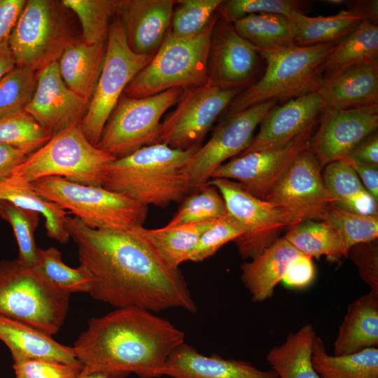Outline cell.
Wrapping results in <instances>:
<instances>
[{
  "mask_svg": "<svg viewBox=\"0 0 378 378\" xmlns=\"http://www.w3.org/2000/svg\"><path fill=\"white\" fill-rule=\"evenodd\" d=\"M66 228L78 246L80 265L93 277L89 294L116 308L138 307L151 312L197 307L179 268L169 267L133 228L92 229L76 217Z\"/></svg>",
  "mask_w": 378,
  "mask_h": 378,
  "instance_id": "1",
  "label": "cell"
},
{
  "mask_svg": "<svg viewBox=\"0 0 378 378\" xmlns=\"http://www.w3.org/2000/svg\"><path fill=\"white\" fill-rule=\"evenodd\" d=\"M183 342L185 333L170 321L132 307L90 318L73 348L83 372L159 378L170 353Z\"/></svg>",
  "mask_w": 378,
  "mask_h": 378,
  "instance_id": "2",
  "label": "cell"
},
{
  "mask_svg": "<svg viewBox=\"0 0 378 378\" xmlns=\"http://www.w3.org/2000/svg\"><path fill=\"white\" fill-rule=\"evenodd\" d=\"M201 144L186 150L158 143L114 160L102 187L146 206L166 207L191 192L186 166Z\"/></svg>",
  "mask_w": 378,
  "mask_h": 378,
  "instance_id": "3",
  "label": "cell"
},
{
  "mask_svg": "<svg viewBox=\"0 0 378 378\" xmlns=\"http://www.w3.org/2000/svg\"><path fill=\"white\" fill-rule=\"evenodd\" d=\"M336 43L256 48L266 62L265 71L232 99L225 110V116L262 103L286 102L317 91L323 83L321 66Z\"/></svg>",
  "mask_w": 378,
  "mask_h": 378,
  "instance_id": "4",
  "label": "cell"
},
{
  "mask_svg": "<svg viewBox=\"0 0 378 378\" xmlns=\"http://www.w3.org/2000/svg\"><path fill=\"white\" fill-rule=\"evenodd\" d=\"M216 12L197 34L181 37L169 29L153 58L125 88L130 98H143L172 88L183 91L198 88L208 81L207 65Z\"/></svg>",
  "mask_w": 378,
  "mask_h": 378,
  "instance_id": "5",
  "label": "cell"
},
{
  "mask_svg": "<svg viewBox=\"0 0 378 378\" xmlns=\"http://www.w3.org/2000/svg\"><path fill=\"white\" fill-rule=\"evenodd\" d=\"M70 295L50 283L36 267L18 259L0 260V315L52 337L65 321Z\"/></svg>",
  "mask_w": 378,
  "mask_h": 378,
  "instance_id": "6",
  "label": "cell"
},
{
  "mask_svg": "<svg viewBox=\"0 0 378 378\" xmlns=\"http://www.w3.org/2000/svg\"><path fill=\"white\" fill-rule=\"evenodd\" d=\"M115 159L92 145L77 124L54 134L10 176L27 183L59 176L74 183L102 186L108 167Z\"/></svg>",
  "mask_w": 378,
  "mask_h": 378,
  "instance_id": "7",
  "label": "cell"
},
{
  "mask_svg": "<svg viewBox=\"0 0 378 378\" xmlns=\"http://www.w3.org/2000/svg\"><path fill=\"white\" fill-rule=\"evenodd\" d=\"M42 197L73 214L92 229L130 230L143 226L148 206L102 186L46 176L30 183Z\"/></svg>",
  "mask_w": 378,
  "mask_h": 378,
  "instance_id": "8",
  "label": "cell"
},
{
  "mask_svg": "<svg viewBox=\"0 0 378 378\" xmlns=\"http://www.w3.org/2000/svg\"><path fill=\"white\" fill-rule=\"evenodd\" d=\"M75 40L60 1L27 0L8 42L16 66L39 71Z\"/></svg>",
  "mask_w": 378,
  "mask_h": 378,
  "instance_id": "9",
  "label": "cell"
},
{
  "mask_svg": "<svg viewBox=\"0 0 378 378\" xmlns=\"http://www.w3.org/2000/svg\"><path fill=\"white\" fill-rule=\"evenodd\" d=\"M154 55L133 52L128 46L120 19L116 18L112 21L101 74L86 113L80 122L81 130L92 145H97L127 85Z\"/></svg>",
  "mask_w": 378,
  "mask_h": 378,
  "instance_id": "10",
  "label": "cell"
},
{
  "mask_svg": "<svg viewBox=\"0 0 378 378\" xmlns=\"http://www.w3.org/2000/svg\"><path fill=\"white\" fill-rule=\"evenodd\" d=\"M183 92L176 88L143 98L122 94L96 146L118 159L159 143L160 118Z\"/></svg>",
  "mask_w": 378,
  "mask_h": 378,
  "instance_id": "11",
  "label": "cell"
},
{
  "mask_svg": "<svg viewBox=\"0 0 378 378\" xmlns=\"http://www.w3.org/2000/svg\"><path fill=\"white\" fill-rule=\"evenodd\" d=\"M222 195L227 213L243 227L244 232L234 242L240 256L251 259L271 246L280 233L291 227L288 215L272 203L258 199L237 182L212 178L207 182Z\"/></svg>",
  "mask_w": 378,
  "mask_h": 378,
  "instance_id": "12",
  "label": "cell"
},
{
  "mask_svg": "<svg viewBox=\"0 0 378 378\" xmlns=\"http://www.w3.org/2000/svg\"><path fill=\"white\" fill-rule=\"evenodd\" d=\"M242 90L223 88L208 80L183 91L176 108L161 122L159 143L181 150L201 144L218 117Z\"/></svg>",
  "mask_w": 378,
  "mask_h": 378,
  "instance_id": "13",
  "label": "cell"
},
{
  "mask_svg": "<svg viewBox=\"0 0 378 378\" xmlns=\"http://www.w3.org/2000/svg\"><path fill=\"white\" fill-rule=\"evenodd\" d=\"M321 169L309 146L296 158L264 200L286 212L291 227L305 220H323L336 199L323 182Z\"/></svg>",
  "mask_w": 378,
  "mask_h": 378,
  "instance_id": "14",
  "label": "cell"
},
{
  "mask_svg": "<svg viewBox=\"0 0 378 378\" xmlns=\"http://www.w3.org/2000/svg\"><path fill=\"white\" fill-rule=\"evenodd\" d=\"M276 104L270 101L225 116L186 166L191 192L206 184L212 173L226 160L248 148L256 127Z\"/></svg>",
  "mask_w": 378,
  "mask_h": 378,
  "instance_id": "15",
  "label": "cell"
},
{
  "mask_svg": "<svg viewBox=\"0 0 378 378\" xmlns=\"http://www.w3.org/2000/svg\"><path fill=\"white\" fill-rule=\"evenodd\" d=\"M310 128L290 141L240 155L220 165L211 178L235 179L251 195L264 200L286 173L296 158L310 146Z\"/></svg>",
  "mask_w": 378,
  "mask_h": 378,
  "instance_id": "16",
  "label": "cell"
},
{
  "mask_svg": "<svg viewBox=\"0 0 378 378\" xmlns=\"http://www.w3.org/2000/svg\"><path fill=\"white\" fill-rule=\"evenodd\" d=\"M378 127V104L351 109H326L310 148L321 167L346 158L352 150Z\"/></svg>",
  "mask_w": 378,
  "mask_h": 378,
  "instance_id": "17",
  "label": "cell"
},
{
  "mask_svg": "<svg viewBox=\"0 0 378 378\" xmlns=\"http://www.w3.org/2000/svg\"><path fill=\"white\" fill-rule=\"evenodd\" d=\"M258 55L256 48L236 31L232 23L219 16L211 38L208 80L223 88L244 90L253 83Z\"/></svg>",
  "mask_w": 378,
  "mask_h": 378,
  "instance_id": "18",
  "label": "cell"
},
{
  "mask_svg": "<svg viewBox=\"0 0 378 378\" xmlns=\"http://www.w3.org/2000/svg\"><path fill=\"white\" fill-rule=\"evenodd\" d=\"M89 104L65 85L55 61L38 71L35 92L24 111L53 136L80 124Z\"/></svg>",
  "mask_w": 378,
  "mask_h": 378,
  "instance_id": "19",
  "label": "cell"
},
{
  "mask_svg": "<svg viewBox=\"0 0 378 378\" xmlns=\"http://www.w3.org/2000/svg\"><path fill=\"white\" fill-rule=\"evenodd\" d=\"M326 110L321 94L310 92L274 106L260 123L258 134L240 155L284 144L316 126Z\"/></svg>",
  "mask_w": 378,
  "mask_h": 378,
  "instance_id": "20",
  "label": "cell"
},
{
  "mask_svg": "<svg viewBox=\"0 0 378 378\" xmlns=\"http://www.w3.org/2000/svg\"><path fill=\"white\" fill-rule=\"evenodd\" d=\"M176 4L174 0H118L116 16L133 52L155 54L170 28Z\"/></svg>",
  "mask_w": 378,
  "mask_h": 378,
  "instance_id": "21",
  "label": "cell"
},
{
  "mask_svg": "<svg viewBox=\"0 0 378 378\" xmlns=\"http://www.w3.org/2000/svg\"><path fill=\"white\" fill-rule=\"evenodd\" d=\"M162 376L171 378H279L272 370H262L251 363L204 356L185 342L169 355Z\"/></svg>",
  "mask_w": 378,
  "mask_h": 378,
  "instance_id": "22",
  "label": "cell"
},
{
  "mask_svg": "<svg viewBox=\"0 0 378 378\" xmlns=\"http://www.w3.org/2000/svg\"><path fill=\"white\" fill-rule=\"evenodd\" d=\"M317 92L326 109L343 110L378 104V62L354 66L323 81Z\"/></svg>",
  "mask_w": 378,
  "mask_h": 378,
  "instance_id": "23",
  "label": "cell"
},
{
  "mask_svg": "<svg viewBox=\"0 0 378 378\" xmlns=\"http://www.w3.org/2000/svg\"><path fill=\"white\" fill-rule=\"evenodd\" d=\"M0 340L9 349L13 360L37 359L66 364L80 363L73 346L19 321L0 315Z\"/></svg>",
  "mask_w": 378,
  "mask_h": 378,
  "instance_id": "24",
  "label": "cell"
},
{
  "mask_svg": "<svg viewBox=\"0 0 378 378\" xmlns=\"http://www.w3.org/2000/svg\"><path fill=\"white\" fill-rule=\"evenodd\" d=\"M300 253L284 238L277 239L240 266L241 279L255 302L271 298L289 264Z\"/></svg>",
  "mask_w": 378,
  "mask_h": 378,
  "instance_id": "25",
  "label": "cell"
},
{
  "mask_svg": "<svg viewBox=\"0 0 378 378\" xmlns=\"http://www.w3.org/2000/svg\"><path fill=\"white\" fill-rule=\"evenodd\" d=\"M106 49V43L75 40L65 48L57 60L65 85L89 102L101 74Z\"/></svg>",
  "mask_w": 378,
  "mask_h": 378,
  "instance_id": "26",
  "label": "cell"
},
{
  "mask_svg": "<svg viewBox=\"0 0 378 378\" xmlns=\"http://www.w3.org/2000/svg\"><path fill=\"white\" fill-rule=\"evenodd\" d=\"M378 346V293L369 291L351 302L334 343V355Z\"/></svg>",
  "mask_w": 378,
  "mask_h": 378,
  "instance_id": "27",
  "label": "cell"
},
{
  "mask_svg": "<svg viewBox=\"0 0 378 378\" xmlns=\"http://www.w3.org/2000/svg\"><path fill=\"white\" fill-rule=\"evenodd\" d=\"M377 58L378 26L363 19L326 56L320 69L323 81L354 66L377 62Z\"/></svg>",
  "mask_w": 378,
  "mask_h": 378,
  "instance_id": "28",
  "label": "cell"
},
{
  "mask_svg": "<svg viewBox=\"0 0 378 378\" xmlns=\"http://www.w3.org/2000/svg\"><path fill=\"white\" fill-rule=\"evenodd\" d=\"M316 333L310 323L290 332L284 343L273 346L266 360L279 378H320L314 369L312 354Z\"/></svg>",
  "mask_w": 378,
  "mask_h": 378,
  "instance_id": "29",
  "label": "cell"
},
{
  "mask_svg": "<svg viewBox=\"0 0 378 378\" xmlns=\"http://www.w3.org/2000/svg\"><path fill=\"white\" fill-rule=\"evenodd\" d=\"M0 200L41 214L48 236L60 244L68 241L70 236L65 221L69 212L40 195L30 183L12 176L0 180Z\"/></svg>",
  "mask_w": 378,
  "mask_h": 378,
  "instance_id": "30",
  "label": "cell"
},
{
  "mask_svg": "<svg viewBox=\"0 0 378 378\" xmlns=\"http://www.w3.org/2000/svg\"><path fill=\"white\" fill-rule=\"evenodd\" d=\"M322 177L336 199L335 206L356 214L378 215V202L365 189L346 160L326 164Z\"/></svg>",
  "mask_w": 378,
  "mask_h": 378,
  "instance_id": "31",
  "label": "cell"
},
{
  "mask_svg": "<svg viewBox=\"0 0 378 378\" xmlns=\"http://www.w3.org/2000/svg\"><path fill=\"white\" fill-rule=\"evenodd\" d=\"M214 220L173 226L167 225L158 229H147L143 226L133 229L169 267L178 269L181 263L186 262L200 237Z\"/></svg>",
  "mask_w": 378,
  "mask_h": 378,
  "instance_id": "32",
  "label": "cell"
},
{
  "mask_svg": "<svg viewBox=\"0 0 378 378\" xmlns=\"http://www.w3.org/2000/svg\"><path fill=\"white\" fill-rule=\"evenodd\" d=\"M312 361L320 378H378V348L332 356L327 353L323 340L316 336Z\"/></svg>",
  "mask_w": 378,
  "mask_h": 378,
  "instance_id": "33",
  "label": "cell"
},
{
  "mask_svg": "<svg viewBox=\"0 0 378 378\" xmlns=\"http://www.w3.org/2000/svg\"><path fill=\"white\" fill-rule=\"evenodd\" d=\"M236 31L257 49H272L295 46L297 27L283 15L255 13L232 23Z\"/></svg>",
  "mask_w": 378,
  "mask_h": 378,
  "instance_id": "34",
  "label": "cell"
},
{
  "mask_svg": "<svg viewBox=\"0 0 378 378\" xmlns=\"http://www.w3.org/2000/svg\"><path fill=\"white\" fill-rule=\"evenodd\" d=\"M290 18L297 27L295 45L298 46L337 42L353 31L363 20L350 10L325 17H309L295 11Z\"/></svg>",
  "mask_w": 378,
  "mask_h": 378,
  "instance_id": "35",
  "label": "cell"
},
{
  "mask_svg": "<svg viewBox=\"0 0 378 378\" xmlns=\"http://www.w3.org/2000/svg\"><path fill=\"white\" fill-rule=\"evenodd\" d=\"M284 238L301 254L319 258L325 255L340 260L348 255L342 238L324 220H305L288 229Z\"/></svg>",
  "mask_w": 378,
  "mask_h": 378,
  "instance_id": "36",
  "label": "cell"
},
{
  "mask_svg": "<svg viewBox=\"0 0 378 378\" xmlns=\"http://www.w3.org/2000/svg\"><path fill=\"white\" fill-rule=\"evenodd\" d=\"M53 286L69 294L88 293L93 284V277L82 265L72 268L62 260L61 252L55 247L37 250L34 266Z\"/></svg>",
  "mask_w": 378,
  "mask_h": 378,
  "instance_id": "37",
  "label": "cell"
},
{
  "mask_svg": "<svg viewBox=\"0 0 378 378\" xmlns=\"http://www.w3.org/2000/svg\"><path fill=\"white\" fill-rule=\"evenodd\" d=\"M52 136L24 109L0 115V144L20 150L28 156Z\"/></svg>",
  "mask_w": 378,
  "mask_h": 378,
  "instance_id": "38",
  "label": "cell"
},
{
  "mask_svg": "<svg viewBox=\"0 0 378 378\" xmlns=\"http://www.w3.org/2000/svg\"><path fill=\"white\" fill-rule=\"evenodd\" d=\"M60 2L77 15L83 41L92 43H106L111 20L117 15L118 0H62Z\"/></svg>",
  "mask_w": 378,
  "mask_h": 378,
  "instance_id": "39",
  "label": "cell"
},
{
  "mask_svg": "<svg viewBox=\"0 0 378 378\" xmlns=\"http://www.w3.org/2000/svg\"><path fill=\"white\" fill-rule=\"evenodd\" d=\"M227 214L222 195L216 187L206 183L185 197L167 225L212 220Z\"/></svg>",
  "mask_w": 378,
  "mask_h": 378,
  "instance_id": "40",
  "label": "cell"
},
{
  "mask_svg": "<svg viewBox=\"0 0 378 378\" xmlns=\"http://www.w3.org/2000/svg\"><path fill=\"white\" fill-rule=\"evenodd\" d=\"M39 215L36 211L0 200V217L10 223L18 243V260L30 267L36 263L38 248L34 241V231L39 222Z\"/></svg>",
  "mask_w": 378,
  "mask_h": 378,
  "instance_id": "41",
  "label": "cell"
},
{
  "mask_svg": "<svg viewBox=\"0 0 378 378\" xmlns=\"http://www.w3.org/2000/svg\"><path fill=\"white\" fill-rule=\"evenodd\" d=\"M323 220L335 230L348 251L357 244L374 241L378 237V215L356 214L332 204Z\"/></svg>",
  "mask_w": 378,
  "mask_h": 378,
  "instance_id": "42",
  "label": "cell"
},
{
  "mask_svg": "<svg viewBox=\"0 0 378 378\" xmlns=\"http://www.w3.org/2000/svg\"><path fill=\"white\" fill-rule=\"evenodd\" d=\"M37 74L29 67L15 66L0 80V115L24 109L31 101Z\"/></svg>",
  "mask_w": 378,
  "mask_h": 378,
  "instance_id": "43",
  "label": "cell"
},
{
  "mask_svg": "<svg viewBox=\"0 0 378 378\" xmlns=\"http://www.w3.org/2000/svg\"><path fill=\"white\" fill-rule=\"evenodd\" d=\"M223 0H178L170 31L181 37L195 35L209 23Z\"/></svg>",
  "mask_w": 378,
  "mask_h": 378,
  "instance_id": "44",
  "label": "cell"
},
{
  "mask_svg": "<svg viewBox=\"0 0 378 378\" xmlns=\"http://www.w3.org/2000/svg\"><path fill=\"white\" fill-rule=\"evenodd\" d=\"M310 1L301 0H228L217 9L219 16L233 23L251 14L273 13L290 17L295 11L304 13Z\"/></svg>",
  "mask_w": 378,
  "mask_h": 378,
  "instance_id": "45",
  "label": "cell"
},
{
  "mask_svg": "<svg viewBox=\"0 0 378 378\" xmlns=\"http://www.w3.org/2000/svg\"><path fill=\"white\" fill-rule=\"evenodd\" d=\"M241 225L228 213L215 219L200 237L186 262H202L214 255L223 246L242 235Z\"/></svg>",
  "mask_w": 378,
  "mask_h": 378,
  "instance_id": "46",
  "label": "cell"
},
{
  "mask_svg": "<svg viewBox=\"0 0 378 378\" xmlns=\"http://www.w3.org/2000/svg\"><path fill=\"white\" fill-rule=\"evenodd\" d=\"M12 367L15 378H77L83 370L80 363L37 359L14 360Z\"/></svg>",
  "mask_w": 378,
  "mask_h": 378,
  "instance_id": "47",
  "label": "cell"
},
{
  "mask_svg": "<svg viewBox=\"0 0 378 378\" xmlns=\"http://www.w3.org/2000/svg\"><path fill=\"white\" fill-rule=\"evenodd\" d=\"M348 255L370 291L378 293L377 239L351 246L348 251Z\"/></svg>",
  "mask_w": 378,
  "mask_h": 378,
  "instance_id": "48",
  "label": "cell"
},
{
  "mask_svg": "<svg viewBox=\"0 0 378 378\" xmlns=\"http://www.w3.org/2000/svg\"><path fill=\"white\" fill-rule=\"evenodd\" d=\"M314 277L313 258L300 253L289 264L281 281L292 288H304L313 282Z\"/></svg>",
  "mask_w": 378,
  "mask_h": 378,
  "instance_id": "49",
  "label": "cell"
},
{
  "mask_svg": "<svg viewBox=\"0 0 378 378\" xmlns=\"http://www.w3.org/2000/svg\"><path fill=\"white\" fill-rule=\"evenodd\" d=\"M26 0H0V44L8 41Z\"/></svg>",
  "mask_w": 378,
  "mask_h": 378,
  "instance_id": "50",
  "label": "cell"
},
{
  "mask_svg": "<svg viewBox=\"0 0 378 378\" xmlns=\"http://www.w3.org/2000/svg\"><path fill=\"white\" fill-rule=\"evenodd\" d=\"M351 166L365 189L378 202V164L360 162L345 158Z\"/></svg>",
  "mask_w": 378,
  "mask_h": 378,
  "instance_id": "51",
  "label": "cell"
},
{
  "mask_svg": "<svg viewBox=\"0 0 378 378\" xmlns=\"http://www.w3.org/2000/svg\"><path fill=\"white\" fill-rule=\"evenodd\" d=\"M360 162L378 164V134L372 133L359 143L346 158Z\"/></svg>",
  "mask_w": 378,
  "mask_h": 378,
  "instance_id": "52",
  "label": "cell"
},
{
  "mask_svg": "<svg viewBox=\"0 0 378 378\" xmlns=\"http://www.w3.org/2000/svg\"><path fill=\"white\" fill-rule=\"evenodd\" d=\"M27 157L20 150L0 144V180L10 177Z\"/></svg>",
  "mask_w": 378,
  "mask_h": 378,
  "instance_id": "53",
  "label": "cell"
},
{
  "mask_svg": "<svg viewBox=\"0 0 378 378\" xmlns=\"http://www.w3.org/2000/svg\"><path fill=\"white\" fill-rule=\"evenodd\" d=\"M348 4L349 10L357 13L370 22L377 24L378 20V1H350Z\"/></svg>",
  "mask_w": 378,
  "mask_h": 378,
  "instance_id": "54",
  "label": "cell"
},
{
  "mask_svg": "<svg viewBox=\"0 0 378 378\" xmlns=\"http://www.w3.org/2000/svg\"><path fill=\"white\" fill-rule=\"evenodd\" d=\"M8 41L0 44V80L16 66Z\"/></svg>",
  "mask_w": 378,
  "mask_h": 378,
  "instance_id": "55",
  "label": "cell"
},
{
  "mask_svg": "<svg viewBox=\"0 0 378 378\" xmlns=\"http://www.w3.org/2000/svg\"><path fill=\"white\" fill-rule=\"evenodd\" d=\"M77 378H111L108 376L99 372H85L81 371Z\"/></svg>",
  "mask_w": 378,
  "mask_h": 378,
  "instance_id": "56",
  "label": "cell"
},
{
  "mask_svg": "<svg viewBox=\"0 0 378 378\" xmlns=\"http://www.w3.org/2000/svg\"><path fill=\"white\" fill-rule=\"evenodd\" d=\"M324 2L330 4H333V5H339V4H343L344 1L343 0H325Z\"/></svg>",
  "mask_w": 378,
  "mask_h": 378,
  "instance_id": "57",
  "label": "cell"
}]
</instances>
